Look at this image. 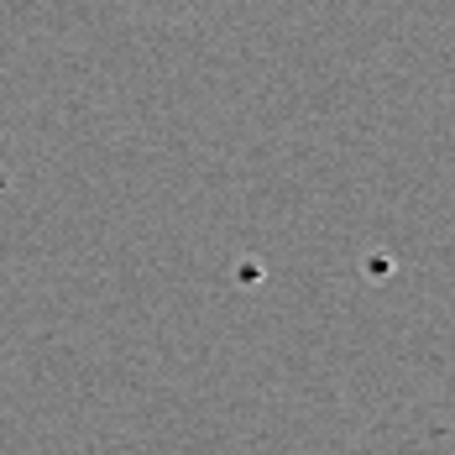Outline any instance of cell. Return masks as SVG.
Listing matches in <instances>:
<instances>
[]
</instances>
